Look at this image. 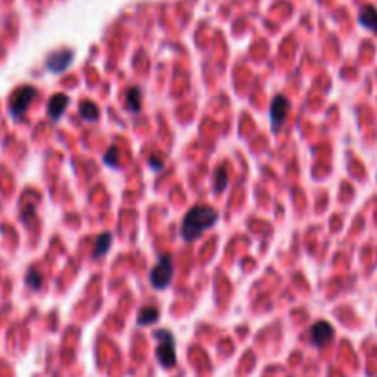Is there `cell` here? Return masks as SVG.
I'll return each mask as SVG.
<instances>
[{"instance_id":"6da1fadb","label":"cell","mask_w":377,"mask_h":377,"mask_svg":"<svg viewBox=\"0 0 377 377\" xmlns=\"http://www.w3.org/2000/svg\"><path fill=\"white\" fill-rule=\"evenodd\" d=\"M219 216L210 206H194L183 219L180 234L184 241H195L204 230L212 228L217 223Z\"/></svg>"},{"instance_id":"7a4b0ae2","label":"cell","mask_w":377,"mask_h":377,"mask_svg":"<svg viewBox=\"0 0 377 377\" xmlns=\"http://www.w3.org/2000/svg\"><path fill=\"white\" fill-rule=\"evenodd\" d=\"M171 278H173V261L170 256H162L149 274L151 285L155 289H166L170 285Z\"/></svg>"},{"instance_id":"3957f363","label":"cell","mask_w":377,"mask_h":377,"mask_svg":"<svg viewBox=\"0 0 377 377\" xmlns=\"http://www.w3.org/2000/svg\"><path fill=\"white\" fill-rule=\"evenodd\" d=\"M156 337L161 339V345L156 348V359L161 361L164 368H171L177 363V355H175V340L173 335L168 330L156 331Z\"/></svg>"},{"instance_id":"277c9868","label":"cell","mask_w":377,"mask_h":377,"mask_svg":"<svg viewBox=\"0 0 377 377\" xmlns=\"http://www.w3.org/2000/svg\"><path fill=\"white\" fill-rule=\"evenodd\" d=\"M35 94H37L35 89L30 85L20 87V89L15 90V94L11 96V105H10V111L15 118H20V116L26 113V109L30 107V104L33 101Z\"/></svg>"},{"instance_id":"5b68a950","label":"cell","mask_w":377,"mask_h":377,"mask_svg":"<svg viewBox=\"0 0 377 377\" xmlns=\"http://www.w3.org/2000/svg\"><path fill=\"white\" fill-rule=\"evenodd\" d=\"M288 111H289L288 98H285V96H276L273 105H271V123H273L274 131H278V129L282 128L283 120L288 116Z\"/></svg>"},{"instance_id":"8992f818","label":"cell","mask_w":377,"mask_h":377,"mask_svg":"<svg viewBox=\"0 0 377 377\" xmlns=\"http://www.w3.org/2000/svg\"><path fill=\"white\" fill-rule=\"evenodd\" d=\"M333 328H331L328 322H316L311 328V333H309V339L315 346H326L333 339Z\"/></svg>"},{"instance_id":"52a82bcc","label":"cell","mask_w":377,"mask_h":377,"mask_svg":"<svg viewBox=\"0 0 377 377\" xmlns=\"http://www.w3.org/2000/svg\"><path fill=\"white\" fill-rule=\"evenodd\" d=\"M66 105H68V98L65 94H57L50 99V104H48V114H50V118L59 120L61 118V114L65 113Z\"/></svg>"},{"instance_id":"ba28073f","label":"cell","mask_w":377,"mask_h":377,"mask_svg":"<svg viewBox=\"0 0 377 377\" xmlns=\"http://www.w3.org/2000/svg\"><path fill=\"white\" fill-rule=\"evenodd\" d=\"M70 61H72V54L61 52V54H56L54 57H50L47 66L52 72H63V70H66V66L70 65Z\"/></svg>"},{"instance_id":"9c48e42d","label":"cell","mask_w":377,"mask_h":377,"mask_svg":"<svg viewBox=\"0 0 377 377\" xmlns=\"http://www.w3.org/2000/svg\"><path fill=\"white\" fill-rule=\"evenodd\" d=\"M361 24L366 26L368 30H372V32H377V10L372 8V6H368L361 11Z\"/></svg>"},{"instance_id":"30bf717a","label":"cell","mask_w":377,"mask_h":377,"mask_svg":"<svg viewBox=\"0 0 377 377\" xmlns=\"http://www.w3.org/2000/svg\"><path fill=\"white\" fill-rule=\"evenodd\" d=\"M111 241H113L111 234H101V236H99V240L96 241V247H94V258H99V256L107 254L109 247H111Z\"/></svg>"},{"instance_id":"8fae6325","label":"cell","mask_w":377,"mask_h":377,"mask_svg":"<svg viewBox=\"0 0 377 377\" xmlns=\"http://www.w3.org/2000/svg\"><path fill=\"white\" fill-rule=\"evenodd\" d=\"M80 113L85 120H89V122H94V120L98 118L99 111L94 104H89V101H87V104L80 105Z\"/></svg>"},{"instance_id":"7c38bea8","label":"cell","mask_w":377,"mask_h":377,"mask_svg":"<svg viewBox=\"0 0 377 377\" xmlns=\"http://www.w3.org/2000/svg\"><path fill=\"white\" fill-rule=\"evenodd\" d=\"M128 109L131 113L140 111V90L138 89H131L128 92Z\"/></svg>"},{"instance_id":"4fadbf2b","label":"cell","mask_w":377,"mask_h":377,"mask_svg":"<svg viewBox=\"0 0 377 377\" xmlns=\"http://www.w3.org/2000/svg\"><path fill=\"white\" fill-rule=\"evenodd\" d=\"M159 319V311H156L155 307H147L144 311L138 313V324H151V322H155Z\"/></svg>"},{"instance_id":"5bb4252c","label":"cell","mask_w":377,"mask_h":377,"mask_svg":"<svg viewBox=\"0 0 377 377\" xmlns=\"http://www.w3.org/2000/svg\"><path fill=\"white\" fill-rule=\"evenodd\" d=\"M26 282H28V285L32 289H39L41 288V283H43V276L37 273V269H30Z\"/></svg>"},{"instance_id":"9a60e30c","label":"cell","mask_w":377,"mask_h":377,"mask_svg":"<svg viewBox=\"0 0 377 377\" xmlns=\"http://www.w3.org/2000/svg\"><path fill=\"white\" fill-rule=\"evenodd\" d=\"M226 186V171L225 168H219V170L216 171V188L219 190V192H223Z\"/></svg>"}]
</instances>
